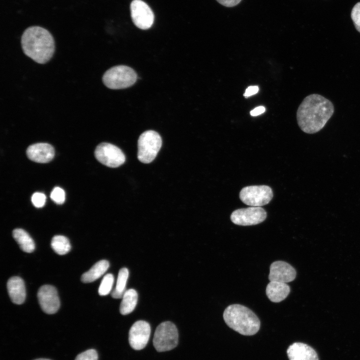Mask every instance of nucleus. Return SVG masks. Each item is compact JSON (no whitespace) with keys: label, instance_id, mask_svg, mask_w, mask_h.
Returning <instances> with one entry per match:
<instances>
[{"label":"nucleus","instance_id":"f03ea898","mask_svg":"<svg viewBox=\"0 0 360 360\" xmlns=\"http://www.w3.org/2000/svg\"><path fill=\"white\" fill-rule=\"evenodd\" d=\"M21 45L26 56L40 64L47 62L55 50L52 34L39 26H32L24 30L21 38Z\"/></svg>","mask_w":360,"mask_h":360},{"label":"nucleus","instance_id":"bb28decb","mask_svg":"<svg viewBox=\"0 0 360 360\" xmlns=\"http://www.w3.org/2000/svg\"><path fill=\"white\" fill-rule=\"evenodd\" d=\"M46 201L45 194L42 192H35L32 196V202L36 208H42L44 206Z\"/></svg>","mask_w":360,"mask_h":360},{"label":"nucleus","instance_id":"dca6fc26","mask_svg":"<svg viewBox=\"0 0 360 360\" xmlns=\"http://www.w3.org/2000/svg\"><path fill=\"white\" fill-rule=\"evenodd\" d=\"M7 289L12 302L16 304H20L24 302L26 292L24 284L22 278L18 276L10 278L7 282Z\"/></svg>","mask_w":360,"mask_h":360},{"label":"nucleus","instance_id":"423d86ee","mask_svg":"<svg viewBox=\"0 0 360 360\" xmlns=\"http://www.w3.org/2000/svg\"><path fill=\"white\" fill-rule=\"evenodd\" d=\"M178 334L176 326L170 322H164L156 328L153 338V344L159 352L172 350L176 346Z\"/></svg>","mask_w":360,"mask_h":360},{"label":"nucleus","instance_id":"f8f14e48","mask_svg":"<svg viewBox=\"0 0 360 360\" xmlns=\"http://www.w3.org/2000/svg\"><path fill=\"white\" fill-rule=\"evenodd\" d=\"M38 298L42 310L48 314L57 312L60 302L56 288L50 285L42 286L38 292Z\"/></svg>","mask_w":360,"mask_h":360},{"label":"nucleus","instance_id":"7c9ffc66","mask_svg":"<svg viewBox=\"0 0 360 360\" xmlns=\"http://www.w3.org/2000/svg\"><path fill=\"white\" fill-rule=\"evenodd\" d=\"M50 360L46 359V358H38V359H36V360Z\"/></svg>","mask_w":360,"mask_h":360},{"label":"nucleus","instance_id":"5701e85b","mask_svg":"<svg viewBox=\"0 0 360 360\" xmlns=\"http://www.w3.org/2000/svg\"><path fill=\"white\" fill-rule=\"evenodd\" d=\"M114 282V276L111 274L105 275L98 288V294L102 296L108 295L112 290Z\"/></svg>","mask_w":360,"mask_h":360},{"label":"nucleus","instance_id":"7ed1b4c3","mask_svg":"<svg viewBox=\"0 0 360 360\" xmlns=\"http://www.w3.org/2000/svg\"><path fill=\"white\" fill-rule=\"evenodd\" d=\"M223 318L230 328L244 336L256 334L260 326L257 316L248 308L240 304L228 306L224 310Z\"/></svg>","mask_w":360,"mask_h":360},{"label":"nucleus","instance_id":"a878e982","mask_svg":"<svg viewBox=\"0 0 360 360\" xmlns=\"http://www.w3.org/2000/svg\"><path fill=\"white\" fill-rule=\"evenodd\" d=\"M98 354L94 349L86 350L77 356L75 360H98Z\"/></svg>","mask_w":360,"mask_h":360},{"label":"nucleus","instance_id":"9d476101","mask_svg":"<svg viewBox=\"0 0 360 360\" xmlns=\"http://www.w3.org/2000/svg\"><path fill=\"white\" fill-rule=\"evenodd\" d=\"M131 18L134 25L142 30H148L152 25L154 14L150 8L142 0H133L130 6Z\"/></svg>","mask_w":360,"mask_h":360},{"label":"nucleus","instance_id":"1a4fd4ad","mask_svg":"<svg viewBox=\"0 0 360 360\" xmlns=\"http://www.w3.org/2000/svg\"><path fill=\"white\" fill-rule=\"evenodd\" d=\"M266 216V212L263 208L250 206L234 210L230 215V220L236 224L248 226L263 222Z\"/></svg>","mask_w":360,"mask_h":360},{"label":"nucleus","instance_id":"ddd939ff","mask_svg":"<svg viewBox=\"0 0 360 360\" xmlns=\"http://www.w3.org/2000/svg\"><path fill=\"white\" fill-rule=\"evenodd\" d=\"M296 275L294 268L288 263L278 260L273 262L270 267L268 279L270 282H289L293 281Z\"/></svg>","mask_w":360,"mask_h":360},{"label":"nucleus","instance_id":"c756f323","mask_svg":"<svg viewBox=\"0 0 360 360\" xmlns=\"http://www.w3.org/2000/svg\"><path fill=\"white\" fill-rule=\"evenodd\" d=\"M265 111V108L263 106H259L250 111V114L252 116H257Z\"/></svg>","mask_w":360,"mask_h":360},{"label":"nucleus","instance_id":"412c9836","mask_svg":"<svg viewBox=\"0 0 360 360\" xmlns=\"http://www.w3.org/2000/svg\"><path fill=\"white\" fill-rule=\"evenodd\" d=\"M128 270L126 268H123L119 270L116 286L111 294L113 298H122L126 292V286L128 278Z\"/></svg>","mask_w":360,"mask_h":360},{"label":"nucleus","instance_id":"f3484780","mask_svg":"<svg viewBox=\"0 0 360 360\" xmlns=\"http://www.w3.org/2000/svg\"><path fill=\"white\" fill-rule=\"evenodd\" d=\"M290 290V287L286 283L272 281L268 284L266 292L271 302H280L288 296Z\"/></svg>","mask_w":360,"mask_h":360},{"label":"nucleus","instance_id":"6ab92c4d","mask_svg":"<svg viewBox=\"0 0 360 360\" xmlns=\"http://www.w3.org/2000/svg\"><path fill=\"white\" fill-rule=\"evenodd\" d=\"M12 236L20 248L24 252L30 253L35 249V244L29 234L22 228H16Z\"/></svg>","mask_w":360,"mask_h":360},{"label":"nucleus","instance_id":"b1692460","mask_svg":"<svg viewBox=\"0 0 360 360\" xmlns=\"http://www.w3.org/2000/svg\"><path fill=\"white\" fill-rule=\"evenodd\" d=\"M51 199L56 204H62L65 200V192L60 187H55L50 195Z\"/></svg>","mask_w":360,"mask_h":360},{"label":"nucleus","instance_id":"cd10ccee","mask_svg":"<svg viewBox=\"0 0 360 360\" xmlns=\"http://www.w3.org/2000/svg\"><path fill=\"white\" fill-rule=\"evenodd\" d=\"M242 0H216L222 6L226 7H232L238 4Z\"/></svg>","mask_w":360,"mask_h":360},{"label":"nucleus","instance_id":"4be33fe9","mask_svg":"<svg viewBox=\"0 0 360 360\" xmlns=\"http://www.w3.org/2000/svg\"><path fill=\"white\" fill-rule=\"evenodd\" d=\"M51 246L55 252L59 255H64L69 252L71 248L68 239L60 235L54 236L51 242Z\"/></svg>","mask_w":360,"mask_h":360},{"label":"nucleus","instance_id":"6e6552de","mask_svg":"<svg viewBox=\"0 0 360 360\" xmlns=\"http://www.w3.org/2000/svg\"><path fill=\"white\" fill-rule=\"evenodd\" d=\"M94 155L98 162L110 168L118 167L126 160L125 156L120 148L107 142L99 144L95 150Z\"/></svg>","mask_w":360,"mask_h":360},{"label":"nucleus","instance_id":"4468645a","mask_svg":"<svg viewBox=\"0 0 360 360\" xmlns=\"http://www.w3.org/2000/svg\"><path fill=\"white\" fill-rule=\"evenodd\" d=\"M28 158L32 161L46 163L54 158V150L47 143H37L30 146L26 150Z\"/></svg>","mask_w":360,"mask_h":360},{"label":"nucleus","instance_id":"0eeeda50","mask_svg":"<svg viewBox=\"0 0 360 360\" xmlns=\"http://www.w3.org/2000/svg\"><path fill=\"white\" fill-rule=\"evenodd\" d=\"M272 197V189L266 185L245 186L240 192V198L242 202L250 206L261 207L266 205Z\"/></svg>","mask_w":360,"mask_h":360},{"label":"nucleus","instance_id":"aec40b11","mask_svg":"<svg viewBox=\"0 0 360 360\" xmlns=\"http://www.w3.org/2000/svg\"><path fill=\"white\" fill-rule=\"evenodd\" d=\"M138 298L137 292L134 289L130 288L126 290L120 306V314L126 315L132 312L136 306Z\"/></svg>","mask_w":360,"mask_h":360},{"label":"nucleus","instance_id":"2eb2a0df","mask_svg":"<svg viewBox=\"0 0 360 360\" xmlns=\"http://www.w3.org/2000/svg\"><path fill=\"white\" fill-rule=\"evenodd\" d=\"M289 360H319L317 353L310 346L302 342H294L287 350Z\"/></svg>","mask_w":360,"mask_h":360},{"label":"nucleus","instance_id":"39448f33","mask_svg":"<svg viewBox=\"0 0 360 360\" xmlns=\"http://www.w3.org/2000/svg\"><path fill=\"white\" fill-rule=\"evenodd\" d=\"M162 140L160 135L152 130H147L140 136L138 142V158L144 164L151 162L160 149Z\"/></svg>","mask_w":360,"mask_h":360},{"label":"nucleus","instance_id":"393cba45","mask_svg":"<svg viewBox=\"0 0 360 360\" xmlns=\"http://www.w3.org/2000/svg\"><path fill=\"white\" fill-rule=\"evenodd\" d=\"M351 18L356 30L360 32V2L356 3L353 7Z\"/></svg>","mask_w":360,"mask_h":360},{"label":"nucleus","instance_id":"c85d7f7f","mask_svg":"<svg viewBox=\"0 0 360 360\" xmlns=\"http://www.w3.org/2000/svg\"><path fill=\"white\" fill-rule=\"evenodd\" d=\"M258 87L256 86H248L245 91L244 96L246 98H248L252 95L256 94L258 91Z\"/></svg>","mask_w":360,"mask_h":360},{"label":"nucleus","instance_id":"20e7f679","mask_svg":"<svg viewBox=\"0 0 360 360\" xmlns=\"http://www.w3.org/2000/svg\"><path fill=\"white\" fill-rule=\"evenodd\" d=\"M137 74L131 68L116 66L107 70L102 76V82L108 88L123 89L132 86L136 81Z\"/></svg>","mask_w":360,"mask_h":360},{"label":"nucleus","instance_id":"f257e3e1","mask_svg":"<svg viewBox=\"0 0 360 360\" xmlns=\"http://www.w3.org/2000/svg\"><path fill=\"white\" fill-rule=\"evenodd\" d=\"M334 112L332 103L318 94L306 96L296 112L298 124L302 131L313 134L320 130Z\"/></svg>","mask_w":360,"mask_h":360},{"label":"nucleus","instance_id":"a211bd4d","mask_svg":"<svg viewBox=\"0 0 360 360\" xmlns=\"http://www.w3.org/2000/svg\"><path fill=\"white\" fill-rule=\"evenodd\" d=\"M109 266V262L106 260H102L98 261L89 270L82 274L81 276L82 282L84 283L94 282L106 272Z\"/></svg>","mask_w":360,"mask_h":360},{"label":"nucleus","instance_id":"9b49d317","mask_svg":"<svg viewBox=\"0 0 360 360\" xmlns=\"http://www.w3.org/2000/svg\"><path fill=\"white\" fill-rule=\"evenodd\" d=\"M150 324L144 320H138L131 326L128 333V342L135 350H140L146 346L150 334Z\"/></svg>","mask_w":360,"mask_h":360}]
</instances>
